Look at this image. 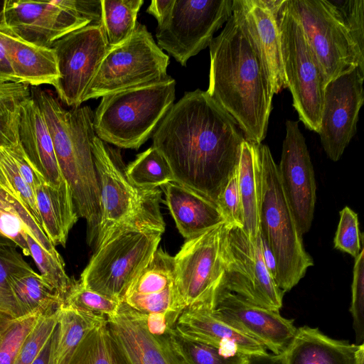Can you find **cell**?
I'll list each match as a JSON object with an SVG mask.
<instances>
[{"mask_svg":"<svg viewBox=\"0 0 364 364\" xmlns=\"http://www.w3.org/2000/svg\"><path fill=\"white\" fill-rule=\"evenodd\" d=\"M175 339L190 364H245L248 355L228 354L213 346L186 338L173 330Z\"/></svg>","mask_w":364,"mask_h":364,"instance_id":"39","label":"cell"},{"mask_svg":"<svg viewBox=\"0 0 364 364\" xmlns=\"http://www.w3.org/2000/svg\"><path fill=\"white\" fill-rule=\"evenodd\" d=\"M54 333L55 331L32 364H50V355L54 341Z\"/></svg>","mask_w":364,"mask_h":364,"instance_id":"51","label":"cell"},{"mask_svg":"<svg viewBox=\"0 0 364 364\" xmlns=\"http://www.w3.org/2000/svg\"><path fill=\"white\" fill-rule=\"evenodd\" d=\"M91 148L101 203L97 247L113 232L126 228L148 227L164 232L160 189L142 188L132 184L125 174L119 156L95 134L91 139Z\"/></svg>","mask_w":364,"mask_h":364,"instance_id":"5","label":"cell"},{"mask_svg":"<svg viewBox=\"0 0 364 364\" xmlns=\"http://www.w3.org/2000/svg\"><path fill=\"white\" fill-rule=\"evenodd\" d=\"M212 311L274 354L285 353L297 332L294 320L284 318L279 311L253 305L221 286Z\"/></svg>","mask_w":364,"mask_h":364,"instance_id":"18","label":"cell"},{"mask_svg":"<svg viewBox=\"0 0 364 364\" xmlns=\"http://www.w3.org/2000/svg\"><path fill=\"white\" fill-rule=\"evenodd\" d=\"M125 174L132 184L142 188H156L174 182L168 163L154 146L138 154L125 168Z\"/></svg>","mask_w":364,"mask_h":364,"instance_id":"33","label":"cell"},{"mask_svg":"<svg viewBox=\"0 0 364 364\" xmlns=\"http://www.w3.org/2000/svg\"><path fill=\"white\" fill-rule=\"evenodd\" d=\"M328 1L346 28L358 53L364 59V1Z\"/></svg>","mask_w":364,"mask_h":364,"instance_id":"40","label":"cell"},{"mask_svg":"<svg viewBox=\"0 0 364 364\" xmlns=\"http://www.w3.org/2000/svg\"><path fill=\"white\" fill-rule=\"evenodd\" d=\"M260 247L262 259L264 264L275 283L277 284V268L275 257L272 251L271 250L266 239L260 233Z\"/></svg>","mask_w":364,"mask_h":364,"instance_id":"48","label":"cell"},{"mask_svg":"<svg viewBox=\"0 0 364 364\" xmlns=\"http://www.w3.org/2000/svg\"><path fill=\"white\" fill-rule=\"evenodd\" d=\"M174 0H152L146 12L156 19L157 26H161L168 18Z\"/></svg>","mask_w":364,"mask_h":364,"instance_id":"47","label":"cell"},{"mask_svg":"<svg viewBox=\"0 0 364 364\" xmlns=\"http://www.w3.org/2000/svg\"><path fill=\"white\" fill-rule=\"evenodd\" d=\"M120 304L119 301L86 288L80 281H73L62 306L81 312L107 317L117 312Z\"/></svg>","mask_w":364,"mask_h":364,"instance_id":"37","label":"cell"},{"mask_svg":"<svg viewBox=\"0 0 364 364\" xmlns=\"http://www.w3.org/2000/svg\"><path fill=\"white\" fill-rule=\"evenodd\" d=\"M169 57L146 26L136 23L132 35L109 48L82 97V102L168 76Z\"/></svg>","mask_w":364,"mask_h":364,"instance_id":"9","label":"cell"},{"mask_svg":"<svg viewBox=\"0 0 364 364\" xmlns=\"http://www.w3.org/2000/svg\"><path fill=\"white\" fill-rule=\"evenodd\" d=\"M152 139L174 182L215 203L238 166L245 140L233 118L200 89L171 106Z\"/></svg>","mask_w":364,"mask_h":364,"instance_id":"1","label":"cell"},{"mask_svg":"<svg viewBox=\"0 0 364 364\" xmlns=\"http://www.w3.org/2000/svg\"><path fill=\"white\" fill-rule=\"evenodd\" d=\"M41 316L40 313L14 316L0 312V364H14L21 346Z\"/></svg>","mask_w":364,"mask_h":364,"instance_id":"35","label":"cell"},{"mask_svg":"<svg viewBox=\"0 0 364 364\" xmlns=\"http://www.w3.org/2000/svg\"><path fill=\"white\" fill-rule=\"evenodd\" d=\"M212 308H185L175 324L179 335L216 347L228 354H264L261 343L218 318Z\"/></svg>","mask_w":364,"mask_h":364,"instance_id":"22","label":"cell"},{"mask_svg":"<svg viewBox=\"0 0 364 364\" xmlns=\"http://www.w3.org/2000/svg\"><path fill=\"white\" fill-rule=\"evenodd\" d=\"M58 309L41 316L21 346L14 364H32L58 326Z\"/></svg>","mask_w":364,"mask_h":364,"instance_id":"41","label":"cell"},{"mask_svg":"<svg viewBox=\"0 0 364 364\" xmlns=\"http://www.w3.org/2000/svg\"><path fill=\"white\" fill-rule=\"evenodd\" d=\"M122 302L143 314L179 316L186 307L176 284L174 257L157 249L131 284Z\"/></svg>","mask_w":364,"mask_h":364,"instance_id":"21","label":"cell"},{"mask_svg":"<svg viewBox=\"0 0 364 364\" xmlns=\"http://www.w3.org/2000/svg\"><path fill=\"white\" fill-rule=\"evenodd\" d=\"M284 355L286 364H364V345L335 340L304 326L297 328Z\"/></svg>","mask_w":364,"mask_h":364,"instance_id":"24","label":"cell"},{"mask_svg":"<svg viewBox=\"0 0 364 364\" xmlns=\"http://www.w3.org/2000/svg\"><path fill=\"white\" fill-rule=\"evenodd\" d=\"M232 9L233 0H174L168 18L156 27L157 45L186 66L189 58L209 46Z\"/></svg>","mask_w":364,"mask_h":364,"instance_id":"11","label":"cell"},{"mask_svg":"<svg viewBox=\"0 0 364 364\" xmlns=\"http://www.w3.org/2000/svg\"><path fill=\"white\" fill-rule=\"evenodd\" d=\"M333 242L336 249L349 254L355 259L362 250L358 215L348 206L340 212Z\"/></svg>","mask_w":364,"mask_h":364,"instance_id":"42","label":"cell"},{"mask_svg":"<svg viewBox=\"0 0 364 364\" xmlns=\"http://www.w3.org/2000/svg\"><path fill=\"white\" fill-rule=\"evenodd\" d=\"M277 166L284 192L303 235L312 224L316 186L313 165L298 122H286V136Z\"/></svg>","mask_w":364,"mask_h":364,"instance_id":"19","label":"cell"},{"mask_svg":"<svg viewBox=\"0 0 364 364\" xmlns=\"http://www.w3.org/2000/svg\"><path fill=\"white\" fill-rule=\"evenodd\" d=\"M31 96L30 86L22 83L1 82L0 100H22Z\"/></svg>","mask_w":364,"mask_h":364,"instance_id":"46","label":"cell"},{"mask_svg":"<svg viewBox=\"0 0 364 364\" xmlns=\"http://www.w3.org/2000/svg\"><path fill=\"white\" fill-rule=\"evenodd\" d=\"M287 4L303 28L326 84L352 67L364 68V59L328 0H287Z\"/></svg>","mask_w":364,"mask_h":364,"instance_id":"13","label":"cell"},{"mask_svg":"<svg viewBox=\"0 0 364 364\" xmlns=\"http://www.w3.org/2000/svg\"><path fill=\"white\" fill-rule=\"evenodd\" d=\"M225 223L187 239L174 257L176 284L185 307L213 308L223 284Z\"/></svg>","mask_w":364,"mask_h":364,"instance_id":"12","label":"cell"},{"mask_svg":"<svg viewBox=\"0 0 364 364\" xmlns=\"http://www.w3.org/2000/svg\"><path fill=\"white\" fill-rule=\"evenodd\" d=\"M9 287L19 316L35 313L49 316L63 304L46 279L33 269L11 276Z\"/></svg>","mask_w":364,"mask_h":364,"instance_id":"29","label":"cell"},{"mask_svg":"<svg viewBox=\"0 0 364 364\" xmlns=\"http://www.w3.org/2000/svg\"><path fill=\"white\" fill-rule=\"evenodd\" d=\"M0 189L21 203L44 231L33 188L23 178L6 147L0 148Z\"/></svg>","mask_w":364,"mask_h":364,"instance_id":"34","label":"cell"},{"mask_svg":"<svg viewBox=\"0 0 364 364\" xmlns=\"http://www.w3.org/2000/svg\"><path fill=\"white\" fill-rule=\"evenodd\" d=\"M163 186L166 204L186 240L225 223L216 203L208 198L175 182Z\"/></svg>","mask_w":364,"mask_h":364,"instance_id":"25","label":"cell"},{"mask_svg":"<svg viewBox=\"0 0 364 364\" xmlns=\"http://www.w3.org/2000/svg\"><path fill=\"white\" fill-rule=\"evenodd\" d=\"M59 77L53 86L58 98L78 107L109 49L102 23H90L57 41L53 47Z\"/></svg>","mask_w":364,"mask_h":364,"instance_id":"14","label":"cell"},{"mask_svg":"<svg viewBox=\"0 0 364 364\" xmlns=\"http://www.w3.org/2000/svg\"><path fill=\"white\" fill-rule=\"evenodd\" d=\"M283 0H233L232 14L258 57L274 95L287 87L278 11Z\"/></svg>","mask_w":364,"mask_h":364,"instance_id":"17","label":"cell"},{"mask_svg":"<svg viewBox=\"0 0 364 364\" xmlns=\"http://www.w3.org/2000/svg\"><path fill=\"white\" fill-rule=\"evenodd\" d=\"M18 136L20 145L28 161L53 186L64 178L55 156L53 139L42 110L31 95L20 102Z\"/></svg>","mask_w":364,"mask_h":364,"instance_id":"23","label":"cell"},{"mask_svg":"<svg viewBox=\"0 0 364 364\" xmlns=\"http://www.w3.org/2000/svg\"><path fill=\"white\" fill-rule=\"evenodd\" d=\"M22 100H0V148L19 144V109Z\"/></svg>","mask_w":364,"mask_h":364,"instance_id":"45","label":"cell"},{"mask_svg":"<svg viewBox=\"0 0 364 364\" xmlns=\"http://www.w3.org/2000/svg\"><path fill=\"white\" fill-rule=\"evenodd\" d=\"M261 168L255 144L244 140L238 164V185L243 217V230L252 240L259 233Z\"/></svg>","mask_w":364,"mask_h":364,"instance_id":"28","label":"cell"},{"mask_svg":"<svg viewBox=\"0 0 364 364\" xmlns=\"http://www.w3.org/2000/svg\"><path fill=\"white\" fill-rule=\"evenodd\" d=\"M25 239L28 247L29 255L33 258L40 274L64 302L73 281L65 272L61 256L50 255L27 234Z\"/></svg>","mask_w":364,"mask_h":364,"instance_id":"36","label":"cell"},{"mask_svg":"<svg viewBox=\"0 0 364 364\" xmlns=\"http://www.w3.org/2000/svg\"><path fill=\"white\" fill-rule=\"evenodd\" d=\"M364 68L352 67L329 81L324 89L318 134L328 158L337 161L356 133L364 101Z\"/></svg>","mask_w":364,"mask_h":364,"instance_id":"16","label":"cell"},{"mask_svg":"<svg viewBox=\"0 0 364 364\" xmlns=\"http://www.w3.org/2000/svg\"><path fill=\"white\" fill-rule=\"evenodd\" d=\"M69 364H130L114 338L107 318L86 333Z\"/></svg>","mask_w":364,"mask_h":364,"instance_id":"31","label":"cell"},{"mask_svg":"<svg viewBox=\"0 0 364 364\" xmlns=\"http://www.w3.org/2000/svg\"><path fill=\"white\" fill-rule=\"evenodd\" d=\"M163 232L130 227L113 232L96 248L80 282L86 288L122 302L136 277L158 249Z\"/></svg>","mask_w":364,"mask_h":364,"instance_id":"7","label":"cell"},{"mask_svg":"<svg viewBox=\"0 0 364 364\" xmlns=\"http://www.w3.org/2000/svg\"><path fill=\"white\" fill-rule=\"evenodd\" d=\"M90 23L76 9L75 0H7L0 10L1 31L46 48Z\"/></svg>","mask_w":364,"mask_h":364,"instance_id":"15","label":"cell"},{"mask_svg":"<svg viewBox=\"0 0 364 364\" xmlns=\"http://www.w3.org/2000/svg\"><path fill=\"white\" fill-rule=\"evenodd\" d=\"M223 255L225 275L222 288L253 305L279 311L284 293L264 264L259 233L252 240L242 228L225 223Z\"/></svg>","mask_w":364,"mask_h":364,"instance_id":"10","label":"cell"},{"mask_svg":"<svg viewBox=\"0 0 364 364\" xmlns=\"http://www.w3.org/2000/svg\"><path fill=\"white\" fill-rule=\"evenodd\" d=\"M218 205L226 223L243 228V217L238 185V166L220 192Z\"/></svg>","mask_w":364,"mask_h":364,"instance_id":"44","label":"cell"},{"mask_svg":"<svg viewBox=\"0 0 364 364\" xmlns=\"http://www.w3.org/2000/svg\"><path fill=\"white\" fill-rule=\"evenodd\" d=\"M32 269L17 247L0 248V312L19 316L10 290L9 279L14 274Z\"/></svg>","mask_w":364,"mask_h":364,"instance_id":"38","label":"cell"},{"mask_svg":"<svg viewBox=\"0 0 364 364\" xmlns=\"http://www.w3.org/2000/svg\"><path fill=\"white\" fill-rule=\"evenodd\" d=\"M358 344L364 339V250L355 259L350 308Z\"/></svg>","mask_w":364,"mask_h":364,"instance_id":"43","label":"cell"},{"mask_svg":"<svg viewBox=\"0 0 364 364\" xmlns=\"http://www.w3.org/2000/svg\"><path fill=\"white\" fill-rule=\"evenodd\" d=\"M43 230L54 246H65L68 233L78 219L70 188L64 181L58 186L44 179L34 187Z\"/></svg>","mask_w":364,"mask_h":364,"instance_id":"27","label":"cell"},{"mask_svg":"<svg viewBox=\"0 0 364 364\" xmlns=\"http://www.w3.org/2000/svg\"><path fill=\"white\" fill-rule=\"evenodd\" d=\"M284 72L293 106L305 127L318 132L326 81L303 28L283 0L278 11Z\"/></svg>","mask_w":364,"mask_h":364,"instance_id":"8","label":"cell"},{"mask_svg":"<svg viewBox=\"0 0 364 364\" xmlns=\"http://www.w3.org/2000/svg\"><path fill=\"white\" fill-rule=\"evenodd\" d=\"M53 139L60 173L68 183L78 218L85 219L88 236L96 237L100 219V191L91 139L93 112L85 105L65 109L50 91L31 89Z\"/></svg>","mask_w":364,"mask_h":364,"instance_id":"3","label":"cell"},{"mask_svg":"<svg viewBox=\"0 0 364 364\" xmlns=\"http://www.w3.org/2000/svg\"><path fill=\"white\" fill-rule=\"evenodd\" d=\"M105 318L61 306L58 309V323L50 364H69L86 333Z\"/></svg>","mask_w":364,"mask_h":364,"instance_id":"30","label":"cell"},{"mask_svg":"<svg viewBox=\"0 0 364 364\" xmlns=\"http://www.w3.org/2000/svg\"><path fill=\"white\" fill-rule=\"evenodd\" d=\"M0 82H16L18 83L12 68L10 65L8 55L0 40Z\"/></svg>","mask_w":364,"mask_h":364,"instance_id":"49","label":"cell"},{"mask_svg":"<svg viewBox=\"0 0 364 364\" xmlns=\"http://www.w3.org/2000/svg\"><path fill=\"white\" fill-rule=\"evenodd\" d=\"M208 94L235 121L245 139L266 136L274 94L257 55L232 14L210 45Z\"/></svg>","mask_w":364,"mask_h":364,"instance_id":"2","label":"cell"},{"mask_svg":"<svg viewBox=\"0 0 364 364\" xmlns=\"http://www.w3.org/2000/svg\"><path fill=\"white\" fill-rule=\"evenodd\" d=\"M102 24L109 48L127 41L133 33L143 0H100Z\"/></svg>","mask_w":364,"mask_h":364,"instance_id":"32","label":"cell"},{"mask_svg":"<svg viewBox=\"0 0 364 364\" xmlns=\"http://www.w3.org/2000/svg\"><path fill=\"white\" fill-rule=\"evenodd\" d=\"M6 247H17V245L11 240L0 232V248Z\"/></svg>","mask_w":364,"mask_h":364,"instance_id":"52","label":"cell"},{"mask_svg":"<svg viewBox=\"0 0 364 364\" xmlns=\"http://www.w3.org/2000/svg\"><path fill=\"white\" fill-rule=\"evenodd\" d=\"M0 40L18 83L55 85L59 74L53 48L28 43L1 30Z\"/></svg>","mask_w":364,"mask_h":364,"instance_id":"26","label":"cell"},{"mask_svg":"<svg viewBox=\"0 0 364 364\" xmlns=\"http://www.w3.org/2000/svg\"><path fill=\"white\" fill-rule=\"evenodd\" d=\"M171 76L105 95L93 112L95 135L123 149H138L156 131L173 105Z\"/></svg>","mask_w":364,"mask_h":364,"instance_id":"4","label":"cell"},{"mask_svg":"<svg viewBox=\"0 0 364 364\" xmlns=\"http://www.w3.org/2000/svg\"><path fill=\"white\" fill-rule=\"evenodd\" d=\"M261 168L259 232L277 262V284L284 293L304 277L314 261L306 252L295 218L282 186L277 164L269 147L255 144Z\"/></svg>","mask_w":364,"mask_h":364,"instance_id":"6","label":"cell"},{"mask_svg":"<svg viewBox=\"0 0 364 364\" xmlns=\"http://www.w3.org/2000/svg\"><path fill=\"white\" fill-rule=\"evenodd\" d=\"M245 364H286L283 354L264 353L248 355Z\"/></svg>","mask_w":364,"mask_h":364,"instance_id":"50","label":"cell"},{"mask_svg":"<svg viewBox=\"0 0 364 364\" xmlns=\"http://www.w3.org/2000/svg\"><path fill=\"white\" fill-rule=\"evenodd\" d=\"M107 321L130 364H190L175 339L174 328L161 335L150 333L141 314L124 302Z\"/></svg>","mask_w":364,"mask_h":364,"instance_id":"20","label":"cell"}]
</instances>
